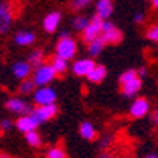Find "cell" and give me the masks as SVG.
<instances>
[{
	"label": "cell",
	"mask_w": 158,
	"mask_h": 158,
	"mask_svg": "<svg viewBox=\"0 0 158 158\" xmlns=\"http://www.w3.org/2000/svg\"><path fill=\"white\" fill-rule=\"evenodd\" d=\"M77 50H78L77 41L67 31H61L60 38L56 41V46H55V55L60 56V58H64L67 61H71V60L75 58Z\"/></svg>",
	"instance_id": "cell-1"
},
{
	"label": "cell",
	"mask_w": 158,
	"mask_h": 158,
	"mask_svg": "<svg viewBox=\"0 0 158 158\" xmlns=\"http://www.w3.org/2000/svg\"><path fill=\"white\" fill-rule=\"evenodd\" d=\"M56 77H58V74L53 71V67H52L50 63H44L42 66L36 67V69L33 71V74H31V78H33V81L36 83L38 88L49 86Z\"/></svg>",
	"instance_id": "cell-2"
},
{
	"label": "cell",
	"mask_w": 158,
	"mask_h": 158,
	"mask_svg": "<svg viewBox=\"0 0 158 158\" xmlns=\"http://www.w3.org/2000/svg\"><path fill=\"white\" fill-rule=\"evenodd\" d=\"M33 102L36 106H44V105H53L56 103V91L52 86H41L36 88L33 94Z\"/></svg>",
	"instance_id": "cell-3"
},
{
	"label": "cell",
	"mask_w": 158,
	"mask_h": 158,
	"mask_svg": "<svg viewBox=\"0 0 158 158\" xmlns=\"http://www.w3.org/2000/svg\"><path fill=\"white\" fill-rule=\"evenodd\" d=\"M105 44H119L124 38V33L113 24L111 20H103L102 24V36Z\"/></svg>",
	"instance_id": "cell-4"
},
{
	"label": "cell",
	"mask_w": 158,
	"mask_h": 158,
	"mask_svg": "<svg viewBox=\"0 0 158 158\" xmlns=\"http://www.w3.org/2000/svg\"><path fill=\"white\" fill-rule=\"evenodd\" d=\"M5 108L13 113V114H17V116H24V114H30L33 106L24 100L22 97H10L6 102H5Z\"/></svg>",
	"instance_id": "cell-5"
},
{
	"label": "cell",
	"mask_w": 158,
	"mask_h": 158,
	"mask_svg": "<svg viewBox=\"0 0 158 158\" xmlns=\"http://www.w3.org/2000/svg\"><path fill=\"white\" fill-rule=\"evenodd\" d=\"M30 114L41 125L44 122H49L50 119H53L58 114V106H56V103H53V105H44V106H35Z\"/></svg>",
	"instance_id": "cell-6"
},
{
	"label": "cell",
	"mask_w": 158,
	"mask_h": 158,
	"mask_svg": "<svg viewBox=\"0 0 158 158\" xmlns=\"http://www.w3.org/2000/svg\"><path fill=\"white\" fill-rule=\"evenodd\" d=\"M102 24H103V20L100 17H97L96 14L91 17V22H89V25L85 28V31L81 33V39L89 44L91 41L97 39L102 36Z\"/></svg>",
	"instance_id": "cell-7"
},
{
	"label": "cell",
	"mask_w": 158,
	"mask_h": 158,
	"mask_svg": "<svg viewBox=\"0 0 158 158\" xmlns=\"http://www.w3.org/2000/svg\"><path fill=\"white\" fill-rule=\"evenodd\" d=\"M149 111H150V102L146 97H136L130 105L128 114L133 119H143L149 114Z\"/></svg>",
	"instance_id": "cell-8"
},
{
	"label": "cell",
	"mask_w": 158,
	"mask_h": 158,
	"mask_svg": "<svg viewBox=\"0 0 158 158\" xmlns=\"http://www.w3.org/2000/svg\"><path fill=\"white\" fill-rule=\"evenodd\" d=\"M96 61H94V58H77L74 63H72V66H71V71H72V74L74 75H77V77H88V74L91 72L94 67H96Z\"/></svg>",
	"instance_id": "cell-9"
},
{
	"label": "cell",
	"mask_w": 158,
	"mask_h": 158,
	"mask_svg": "<svg viewBox=\"0 0 158 158\" xmlns=\"http://www.w3.org/2000/svg\"><path fill=\"white\" fill-rule=\"evenodd\" d=\"M14 20V14L11 6L6 2H0V35L8 33Z\"/></svg>",
	"instance_id": "cell-10"
},
{
	"label": "cell",
	"mask_w": 158,
	"mask_h": 158,
	"mask_svg": "<svg viewBox=\"0 0 158 158\" xmlns=\"http://www.w3.org/2000/svg\"><path fill=\"white\" fill-rule=\"evenodd\" d=\"M33 66L28 63V61H16L13 66H11V72L13 75L17 78V80H25V78H30L31 74H33Z\"/></svg>",
	"instance_id": "cell-11"
},
{
	"label": "cell",
	"mask_w": 158,
	"mask_h": 158,
	"mask_svg": "<svg viewBox=\"0 0 158 158\" xmlns=\"http://www.w3.org/2000/svg\"><path fill=\"white\" fill-rule=\"evenodd\" d=\"M38 127H39V122L31 114H24V116H19L16 119V128L24 135H27L28 131L36 130Z\"/></svg>",
	"instance_id": "cell-12"
},
{
	"label": "cell",
	"mask_w": 158,
	"mask_h": 158,
	"mask_svg": "<svg viewBox=\"0 0 158 158\" xmlns=\"http://www.w3.org/2000/svg\"><path fill=\"white\" fill-rule=\"evenodd\" d=\"M61 24V13L60 11H52L42 19V28L46 33H55Z\"/></svg>",
	"instance_id": "cell-13"
},
{
	"label": "cell",
	"mask_w": 158,
	"mask_h": 158,
	"mask_svg": "<svg viewBox=\"0 0 158 158\" xmlns=\"http://www.w3.org/2000/svg\"><path fill=\"white\" fill-rule=\"evenodd\" d=\"M78 133H80V136L86 141H96L97 136H99L96 125L93 122H89V121H83L78 125Z\"/></svg>",
	"instance_id": "cell-14"
},
{
	"label": "cell",
	"mask_w": 158,
	"mask_h": 158,
	"mask_svg": "<svg viewBox=\"0 0 158 158\" xmlns=\"http://www.w3.org/2000/svg\"><path fill=\"white\" fill-rule=\"evenodd\" d=\"M141 88H143V78L136 77L125 85H121V91H122L124 97H135L141 91Z\"/></svg>",
	"instance_id": "cell-15"
},
{
	"label": "cell",
	"mask_w": 158,
	"mask_h": 158,
	"mask_svg": "<svg viewBox=\"0 0 158 158\" xmlns=\"http://www.w3.org/2000/svg\"><path fill=\"white\" fill-rule=\"evenodd\" d=\"M36 41V35L31 30H20L14 35V42L17 44L19 47H28L33 46Z\"/></svg>",
	"instance_id": "cell-16"
},
{
	"label": "cell",
	"mask_w": 158,
	"mask_h": 158,
	"mask_svg": "<svg viewBox=\"0 0 158 158\" xmlns=\"http://www.w3.org/2000/svg\"><path fill=\"white\" fill-rule=\"evenodd\" d=\"M113 0H97L96 2V16L102 20H108L113 14Z\"/></svg>",
	"instance_id": "cell-17"
},
{
	"label": "cell",
	"mask_w": 158,
	"mask_h": 158,
	"mask_svg": "<svg viewBox=\"0 0 158 158\" xmlns=\"http://www.w3.org/2000/svg\"><path fill=\"white\" fill-rule=\"evenodd\" d=\"M106 74H108V71H106V67L103 66V64H96V67L88 74V81L89 83H94V85H99V83H102L103 80H105V77H106Z\"/></svg>",
	"instance_id": "cell-18"
},
{
	"label": "cell",
	"mask_w": 158,
	"mask_h": 158,
	"mask_svg": "<svg viewBox=\"0 0 158 158\" xmlns=\"http://www.w3.org/2000/svg\"><path fill=\"white\" fill-rule=\"evenodd\" d=\"M105 41L102 39V38H97V39H94V41H91L88 44V47H86V50H88V56L89 58H97L102 52H103V49H105Z\"/></svg>",
	"instance_id": "cell-19"
},
{
	"label": "cell",
	"mask_w": 158,
	"mask_h": 158,
	"mask_svg": "<svg viewBox=\"0 0 158 158\" xmlns=\"http://www.w3.org/2000/svg\"><path fill=\"white\" fill-rule=\"evenodd\" d=\"M50 64H52L53 71H55L58 75H64L67 71H69V61L64 60V58H60V56H56V55L52 56Z\"/></svg>",
	"instance_id": "cell-20"
},
{
	"label": "cell",
	"mask_w": 158,
	"mask_h": 158,
	"mask_svg": "<svg viewBox=\"0 0 158 158\" xmlns=\"http://www.w3.org/2000/svg\"><path fill=\"white\" fill-rule=\"evenodd\" d=\"M27 61L33 66V69H36V67H39V66H42L44 63H46V53H44V50H41V49H35L28 53Z\"/></svg>",
	"instance_id": "cell-21"
},
{
	"label": "cell",
	"mask_w": 158,
	"mask_h": 158,
	"mask_svg": "<svg viewBox=\"0 0 158 158\" xmlns=\"http://www.w3.org/2000/svg\"><path fill=\"white\" fill-rule=\"evenodd\" d=\"M36 83L33 81V78L30 77V78H25V80H22L20 83H19V94H22V96H33L35 94V91H36Z\"/></svg>",
	"instance_id": "cell-22"
},
{
	"label": "cell",
	"mask_w": 158,
	"mask_h": 158,
	"mask_svg": "<svg viewBox=\"0 0 158 158\" xmlns=\"http://www.w3.org/2000/svg\"><path fill=\"white\" fill-rule=\"evenodd\" d=\"M89 22H91V19L86 17V16H75V17L72 19V28H74L75 31L83 33L85 28L89 25Z\"/></svg>",
	"instance_id": "cell-23"
},
{
	"label": "cell",
	"mask_w": 158,
	"mask_h": 158,
	"mask_svg": "<svg viewBox=\"0 0 158 158\" xmlns=\"http://www.w3.org/2000/svg\"><path fill=\"white\" fill-rule=\"evenodd\" d=\"M25 141H27V144H28L30 147H33V149H38V147L42 146V138H41V135H39L36 130L28 131V133L25 135Z\"/></svg>",
	"instance_id": "cell-24"
},
{
	"label": "cell",
	"mask_w": 158,
	"mask_h": 158,
	"mask_svg": "<svg viewBox=\"0 0 158 158\" xmlns=\"http://www.w3.org/2000/svg\"><path fill=\"white\" fill-rule=\"evenodd\" d=\"M46 158H67V153L61 146H52L46 150Z\"/></svg>",
	"instance_id": "cell-25"
},
{
	"label": "cell",
	"mask_w": 158,
	"mask_h": 158,
	"mask_svg": "<svg viewBox=\"0 0 158 158\" xmlns=\"http://www.w3.org/2000/svg\"><path fill=\"white\" fill-rule=\"evenodd\" d=\"M136 77H138V71L127 69V71H124V72L121 74V77H119V85H125V83H128L130 80L136 78Z\"/></svg>",
	"instance_id": "cell-26"
},
{
	"label": "cell",
	"mask_w": 158,
	"mask_h": 158,
	"mask_svg": "<svg viewBox=\"0 0 158 158\" xmlns=\"http://www.w3.org/2000/svg\"><path fill=\"white\" fill-rule=\"evenodd\" d=\"M91 2H93V0H72L71 6H72V10L80 11V10H85L88 5H91Z\"/></svg>",
	"instance_id": "cell-27"
},
{
	"label": "cell",
	"mask_w": 158,
	"mask_h": 158,
	"mask_svg": "<svg viewBox=\"0 0 158 158\" xmlns=\"http://www.w3.org/2000/svg\"><path fill=\"white\" fill-rule=\"evenodd\" d=\"M146 36H147V39H150L153 42H158V24L149 27L147 31H146Z\"/></svg>",
	"instance_id": "cell-28"
},
{
	"label": "cell",
	"mask_w": 158,
	"mask_h": 158,
	"mask_svg": "<svg viewBox=\"0 0 158 158\" xmlns=\"http://www.w3.org/2000/svg\"><path fill=\"white\" fill-rule=\"evenodd\" d=\"M0 127H2L3 131H10L13 127H16V122H13V121L8 119V118H3L2 121H0Z\"/></svg>",
	"instance_id": "cell-29"
},
{
	"label": "cell",
	"mask_w": 158,
	"mask_h": 158,
	"mask_svg": "<svg viewBox=\"0 0 158 158\" xmlns=\"http://www.w3.org/2000/svg\"><path fill=\"white\" fill-rule=\"evenodd\" d=\"M113 144V136L111 135H103V138L100 139V147L102 149H108Z\"/></svg>",
	"instance_id": "cell-30"
},
{
	"label": "cell",
	"mask_w": 158,
	"mask_h": 158,
	"mask_svg": "<svg viewBox=\"0 0 158 158\" xmlns=\"http://www.w3.org/2000/svg\"><path fill=\"white\" fill-rule=\"evenodd\" d=\"M143 20H144V14L143 13H136V14H135V22H136V24H141Z\"/></svg>",
	"instance_id": "cell-31"
},
{
	"label": "cell",
	"mask_w": 158,
	"mask_h": 158,
	"mask_svg": "<svg viewBox=\"0 0 158 158\" xmlns=\"http://www.w3.org/2000/svg\"><path fill=\"white\" fill-rule=\"evenodd\" d=\"M99 158H119V156H116L114 153H110V152H103L99 155Z\"/></svg>",
	"instance_id": "cell-32"
},
{
	"label": "cell",
	"mask_w": 158,
	"mask_h": 158,
	"mask_svg": "<svg viewBox=\"0 0 158 158\" xmlns=\"http://www.w3.org/2000/svg\"><path fill=\"white\" fill-rule=\"evenodd\" d=\"M138 77H139V78L147 77V69H146V67H141V69H138Z\"/></svg>",
	"instance_id": "cell-33"
},
{
	"label": "cell",
	"mask_w": 158,
	"mask_h": 158,
	"mask_svg": "<svg viewBox=\"0 0 158 158\" xmlns=\"http://www.w3.org/2000/svg\"><path fill=\"white\" fill-rule=\"evenodd\" d=\"M152 122H153V124L158 127V108L153 111V114H152Z\"/></svg>",
	"instance_id": "cell-34"
},
{
	"label": "cell",
	"mask_w": 158,
	"mask_h": 158,
	"mask_svg": "<svg viewBox=\"0 0 158 158\" xmlns=\"http://www.w3.org/2000/svg\"><path fill=\"white\" fill-rule=\"evenodd\" d=\"M0 158H13L10 153H6V152H0Z\"/></svg>",
	"instance_id": "cell-35"
},
{
	"label": "cell",
	"mask_w": 158,
	"mask_h": 158,
	"mask_svg": "<svg viewBox=\"0 0 158 158\" xmlns=\"http://www.w3.org/2000/svg\"><path fill=\"white\" fill-rule=\"evenodd\" d=\"M150 2H152V5H153V6L158 10V0H150Z\"/></svg>",
	"instance_id": "cell-36"
},
{
	"label": "cell",
	"mask_w": 158,
	"mask_h": 158,
	"mask_svg": "<svg viewBox=\"0 0 158 158\" xmlns=\"http://www.w3.org/2000/svg\"><path fill=\"white\" fill-rule=\"evenodd\" d=\"M2 133H3V130H2V127H0V136H2Z\"/></svg>",
	"instance_id": "cell-37"
},
{
	"label": "cell",
	"mask_w": 158,
	"mask_h": 158,
	"mask_svg": "<svg viewBox=\"0 0 158 158\" xmlns=\"http://www.w3.org/2000/svg\"><path fill=\"white\" fill-rule=\"evenodd\" d=\"M147 158H155V155H149V156H147Z\"/></svg>",
	"instance_id": "cell-38"
},
{
	"label": "cell",
	"mask_w": 158,
	"mask_h": 158,
	"mask_svg": "<svg viewBox=\"0 0 158 158\" xmlns=\"http://www.w3.org/2000/svg\"><path fill=\"white\" fill-rule=\"evenodd\" d=\"M155 158H158V156H155Z\"/></svg>",
	"instance_id": "cell-39"
}]
</instances>
